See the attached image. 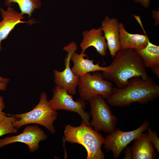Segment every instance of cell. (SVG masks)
I'll return each mask as SVG.
<instances>
[{
    "mask_svg": "<svg viewBox=\"0 0 159 159\" xmlns=\"http://www.w3.org/2000/svg\"><path fill=\"white\" fill-rule=\"evenodd\" d=\"M159 96V85L152 78L137 77L122 88H113L107 102L111 106L122 107L135 102L147 104Z\"/></svg>",
    "mask_w": 159,
    "mask_h": 159,
    "instance_id": "7a4b0ae2",
    "label": "cell"
},
{
    "mask_svg": "<svg viewBox=\"0 0 159 159\" xmlns=\"http://www.w3.org/2000/svg\"><path fill=\"white\" fill-rule=\"evenodd\" d=\"M3 100V97L0 95V122L4 120L7 117L2 112L3 110L5 108Z\"/></svg>",
    "mask_w": 159,
    "mask_h": 159,
    "instance_id": "44dd1931",
    "label": "cell"
},
{
    "mask_svg": "<svg viewBox=\"0 0 159 159\" xmlns=\"http://www.w3.org/2000/svg\"><path fill=\"white\" fill-rule=\"evenodd\" d=\"M15 120L13 116L7 117L4 120L0 122V137L9 133H16L17 129L15 128L13 122Z\"/></svg>",
    "mask_w": 159,
    "mask_h": 159,
    "instance_id": "d6986e66",
    "label": "cell"
},
{
    "mask_svg": "<svg viewBox=\"0 0 159 159\" xmlns=\"http://www.w3.org/2000/svg\"><path fill=\"white\" fill-rule=\"evenodd\" d=\"M7 83L0 82V90L5 91L6 89Z\"/></svg>",
    "mask_w": 159,
    "mask_h": 159,
    "instance_id": "603a6c76",
    "label": "cell"
},
{
    "mask_svg": "<svg viewBox=\"0 0 159 159\" xmlns=\"http://www.w3.org/2000/svg\"><path fill=\"white\" fill-rule=\"evenodd\" d=\"M120 23L115 18H110L107 15L102 23V28L104 34L110 55L113 57L120 49L119 35Z\"/></svg>",
    "mask_w": 159,
    "mask_h": 159,
    "instance_id": "4fadbf2b",
    "label": "cell"
},
{
    "mask_svg": "<svg viewBox=\"0 0 159 159\" xmlns=\"http://www.w3.org/2000/svg\"><path fill=\"white\" fill-rule=\"evenodd\" d=\"M47 137L44 131L37 125H28L18 135L0 139V148L10 144L21 142L27 145L30 152L33 153L39 149V143L46 140Z\"/></svg>",
    "mask_w": 159,
    "mask_h": 159,
    "instance_id": "30bf717a",
    "label": "cell"
},
{
    "mask_svg": "<svg viewBox=\"0 0 159 159\" xmlns=\"http://www.w3.org/2000/svg\"><path fill=\"white\" fill-rule=\"evenodd\" d=\"M53 97L48 101L49 104L54 110H63L77 113L87 125L90 126V115L85 111L86 102L81 99L76 101L73 96L69 94L63 88L56 86L52 90Z\"/></svg>",
    "mask_w": 159,
    "mask_h": 159,
    "instance_id": "52a82bcc",
    "label": "cell"
},
{
    "mask_svg": "<svg viewBox=\"0 0 159 159\" xmlns=\"http://www.w3.org/2000/svg\"><path fill=\"white\" fill-rule=\"evenodd\" d=\"M92 120L90 126L97 131H103L110 134L116 129V117L112 114L110 107L104 98L100 95L89 101Z\"/></svg>",
    "mask_w": 159,
    "mask_h": 159,
    "instance_id": "5b68a950",
    "label": "cell"
},
{
    "mask_svg": "<svg viewBox=\"0 0 159 159\" xmlns=\"http://www.w3.org/2000/svg\"><path fill=\"white\" fill-rule=\"evenodd\" d=\"M135 50L141 57L145 67L151 69L159 78V46L152 43L148 38L144 48Z\"/></svg>",
    "mask_w": 159,
    "mask_h": 159,
    "instance_id": "e0dca14e",
    "label": "cell"
},
{
    "mask_svg": "<svg viewBox=\"0 0 159 159\" xmlns=\"http://www.w3.org/2000/svg\"><path fill=\"white\" fill-rule=\"evenodd\" d=\"M82 34L83 39L80 44L82 51L85 52L87 48L92 46L101 56L106 55L107 46L101 27L84 31Z\"/></svg>",
    "mask_w": 159,
    "mask_h": 159,
    "instance_id": "9a60e30c",
    "label": "cell"
},
{
    "mask_svg": "<svg viewBox=\"0 0 159 159\" xmlns=\"http://www.w3.org/2000/svg\"><path fill=\"white\" fill-rule=\"evenodd\" d=\"M147 130V135L149 140L154 148L159 153V139L156 132L153 131L150 127H148Z\"/></svg>",
    "mask_w": 159,
    "mask_h": 159,
    "instance_id": "ffe728a7",
    "label": "cell"
},
{
    "mask_svg": "<svg viewBox=\"0 0 159 159\" xmlns=\"http://www.w3.org/2000/svg\"><path fill=\"white\" fill-rule=\"evenodd\" d=\"M10 81V79L8 78H3L0 76V82H2L7 83Z\"/></svg>",
    "mask_w": 159,
    "mask_h": 159,
    "instance_id": "cb8c5ba5",
    "label": "cell"
},
{
    "mask_svg": "<svg viewBox=\"0 0 159 159\" xmlns=\"http://www.w3.org/2000/svg\"><path fill=\"white\" fill-rule=\"evenodd\" d=\"M132 147H127L124 151L126 159H154L157 156L147 132L141 134L134 140Z\"/></svg>",
    "mask_w": 159,
    "mask_h": 159,
    "instance_id": "8fae6325",
    "label": "cell"
},
{
    "mask_svg": "<svg viewBox=\"0 0 159 159\" xmlns=\"http://www.w3.org/2000/svg\"><path fill=\"white\" fill-rule=\"evenodd\" d=\"M0 11L2 20L0 22V53L1 50L2 41L7 39L8 36L15 26L20 23H27L29 25L36 23L34 19L27 21H22L24 15L15 10L11 6L8 7L5 10L0 8Z\"/></svg>",
    "mask_w": 159,
    "mask_h": 159,
    "instance_id": "7c38bea8",
    "label": "cell"
},
{
    "mask_svg": "<svg viewBox=\"0 0 159 159\" xmlns=\"http://www.w3.org/2000/svg\"><path fill=\"white\" fill-rule=\"evenodd\" d=\"M86 57V54L82 51L80 54L75 51L72 54L70 59L74 65L71 70L74 74L79 77L91 72L107 71L108 67H101L98 63L94 64V60L86 59L84 57Z\"/></svg>",
    "mask_w": 159,
    "mask_h": 159,
    "instance_id": "2e32d148",
    "label": "cell"
},
{
    "mask_svg": "<svg viewBox=\"0 0 159 159\" xmlns=\"http://www.w3.org/2000/svg\"><path fill=\"white\" fill-rule=\"evenodd\" d=\"M149 125L148 121L145 120L140 126L132 131H123L119 129H115L104 138V148L108 152H112L114 159L118 158L127 145L147 130Z\"/></svg>",
    "mask_w": 159,
    "mask_h": 159,
    "instance_id": "ba28073f",
    "label": "cell"
},
{
    "mask_svg": "<svg viewBox=\"0 0 159 159\" xmlns=\"http://www.w3.org/2000/svg\"><path fill=\"white\" fill-rule=\"evenodd\" d=\"M113 58L107 71L102 74L104 79L113 82L117 87H124L133 77H149L141 57L135 49H120Z\"/></svg>",
    "mask_w": 159,
    "mask_h": 159,
    "instance_id": "6da1fadb",
    "label": "cell"
},
{
    "mask_svg": "<svg viewBox=\"0 0 159 159\" xmlns=\"http://www.w3.org/2000/svg\"><path fill=\"white\" fill-rule=\"evenodd\" d=\"M78 86L80 98L88 101L98 95L107 99L113 88L112 83L104 79L102 73L97 72L79 77Z\"/></svg>",
    "mask_w": 159,
    "mask_h": 159,
    "instance_id": "8992f818",
    "label": "cell"
},
{
    "mask_svg": "<svg viewBox=\"0 0 159 159\" xmlns=\"http://www.w3.org/2000/svg\"><path fill=\"white\" fill-rule=\"evenodd\" d=\"M135 19L140 26L145 34H131L125 29L123 24L120 23L119 35L120 49H139L144 48L147 45L149 38L146 34L140 16H136Z\"/></svg>",
    "mask_w": 159,
    "mask_h": 159,
    "instance_id": "5bb4252c",
    "label": "cell"
},
{
    "mask_svg": "<svg viewBox=\"0 0 159 159\" xmlns=\"http://www.w3.org/2000/svg\"><path fill=\"white\" fill-rule=\"evenodd\" d=\"M135 2L140 3L142 6L145 8H147L149 6L150 0H134Z\"/></svg>",
    "mask_w": 159,
    "mask_h": 159,
    "instance_id": "7402d4cb",
    "label": "cell"
},
{
    "mask_svg": "<svg viewBox=\"0 0 159 159\" xmlns=\"http://www.w3.org/2000/svg\"><path fill=\"white\" fill-rule=\"evenodd\" d=\"M76 43L72 42L64 47L63 49L66 51L67 54L65 59V68L60 72L54 69L53 71L54 81L56 86L64 89L69 94L74 95L76 92V88L78 86L79 77L74 74L70 67L71 55L77 49Z\"/></svg>",
    "mask_w": 159,
    "mask_h": 159,
    "instance_id": "9c48e42d",
    "label": "cell"
},
{
    "mask_svg": "<svg viewBox=\"0 0 159 159\" xmlns=\"http://www.w3.org/2000/svg\"><path fill=\"white\" fill-rule=\"evenodd\" d=\"M64 132L65 142L78 143L85 148L87 152V159L105 158L101 148L104 138L92 127L87 126L82 121L77 127L67 125Z\"/></svg>",
    "mask_w": 159,
    "mask_h": 159,
    "instance_id": "3957f363",
    "label": "cell"
},
{
    "mask_svg": "<svg viewBox=\"0 0 159 159\" xmlns=\"http://www.w3.org/2000/svg\"><path fill=\"white\" fill-rule=\"evenodd\" d=\"M12 3H17L20 13L24 15L27 14L29 18L35 9H39L42 5L41 0H5V4L7 6H12Z\"/></svg>",
    "mask_w": 159,
    "mask_h": 159,
    "instance_id": "ac0fdd59",
    "label": "cell"
},
{
    "mask_svg": "<svg viewBox=\"0 0 159 159\" xmlns=\"http://www.w3.org/2000/svg\"><path fill=\"white\" fill-rule=\"evenodd\" d=\"M56 111L49 104L46 93L42 92L39 103L32 110L13 115L15 118L13 125L17 130L26 124H37L44 127L50 133L54 134L56 130L53 123L57 117Z\"/></svg>",
    "mask_w": 159,
    "mask_h": 159,
    "instance_id": "277c9868",
    "label": "cell"
}]
</instances>
